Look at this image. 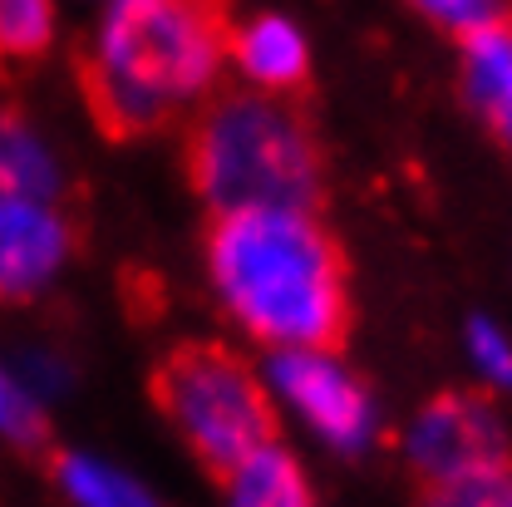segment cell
<instances>
[{"instance_id": "cell-1", "label": "cell", "mask_w": 512, "mask_h": 507, "mask_svg": "<svg viewBox=\"0 0 512 507\" xmlns=\"http://www.w3.org/2000/svg\"><path fill=\"white\" fill-rule=\"evenodd\" d=\"M207 276L222 311L266 350L335 345L345 330V271L311 207L217 212Z\"/></svg>"}, {"instance_id": "cell-2", "label": "cell", "mask_w": 512, "mask_h": 507, "mask_svg": "<svg viewBox=\"0 0 512 507\" xmlns=\"http://www.w3.org/2000/svg\"><path fill=\"white\" fill-rule=\"evenodd\" d=\"M227 60L217 0H109L89 55V99L119 133L158 128L207 99Z\"/></svg>"}, {"instance_id": "cell-3", "label": "cell", "mask_w": 512, "mask_h": 507, "mask_svg": "<svg viewBox=\"0 0 512 507\" xmlns=\"http://www.w3.org/2000/svg\"><path fill=\"white\" fill-rule=\"evenodd\" d=\"M192 183L207 207H311L320 158L306 119L271 89L217 99L192 133Z\"/></svg>"}, {"instance_id": "cell-4", "label": "cell", "mask_w": 512, "mask_h": 507, "mask_svg": "<svg viewBox=\"0 0 512 507\" xmlns=\"http://www.w3.org/2000/svg\"><path fill=\"white\" fill-rule=\"evenodd\" d=\"M158 404L178 439L217 473L232 468L261 439H271L266 380L217 345L178 350L158 375Z\"/></svg>"}, {"instance_id": "cell-5", "label": "cell", "mask_w": 512, "mask_h": 507, "mask_svg": "<svg viewBox=\"0 0 512 507\" xmlns=\"http://www.w3.org/2000/svg\"><path fill=\"white\" fill-rule=\"evenodd\" d=\"M409 468L434 488V498L463 507L508 503L512 468H508V434L498 414L478 399L444 394L424 404L409 424Z\"/></svg>"}, {"instance_id": "cell-6", "label": "cell", "mask_w": 512, "mask_h": 507, "mask_svg": "<svg viewBox=\"0 0 512 507\" xmlns=\"http://www.w3.org/2000/svg\"><path fill=\"white\" fill-rule=\"evenodd\" d=\"M266 394L271 404L291 409V419L316 434L335 453H360L380 434V409L370 389L350 375V365L330 345H286L271 350L266 370Z\"/></svg>"}, {"instance_id": "cell-7", "label": "cell", "mask_w": 512, "mask_h": 507, "mask_svg": "<svg viewBox=\"0 0 512 507\" xmlns=\"http://www.w3.org/2000/svg\"><path fill=\"white\" fill-rule=\"evenodd\" d=\"M74 237L45 192L0 188V301H30L50 291L69 266Z\"/></svg>"}, {"instance_id": "cell-8", "label": "cell", "mask_w": 512, "mask_h": 507, "mask_svg": "<svg viewBox=\"0 0 512 507\" xmlns=\"http://www.w3.org/2000/svg\"><path fill=\"white\" fill-rule=\"evenodd\" d=\"M463 40V94L512 148V25L498 15Z\"/></svg>"}, {"instance_id": "cell-9", "label": "cell", "mask_w": 512, "mask_h": 507, "mask_svg": "<svg viewBox=\"0 0 512 507\" xmlns=\"http://www.w3.org/2000/svg\"><path fill=\"white\" fill-rule=\"evenodd\" d=\"M227 50H232V60L242 69V79L256 84V89H271V94L296 89L306 79V64H311L306 35L291 20H281V15H261L252 25H242Z\"/></svg>"}, {"instance_id": "cell-10", "label": "cell", "mask_w": 512, "mask_h": 507, "mask_svg": "<svg viewBox=\"0 0 512 507\" xmlns=\"http://www.w3.org/2000/svg\"><path fill=\"white\" fill-rule=\"evenodd\" d=\"M227 473V498L242 507H301L311 503L306 488V468L301 458L276 439H261L256 448H247Z\"/></svg>"}, {"instance_id": "cell-11", "label": "cell", "mask_w": 512, "mask_h": 507, "mask_svg": "<svg viewBox=\"0 0 512 507\" xmlns=\"http://www.w3.org/2000/svg\"><path fill=\"white\" fill-rule=\"evenodd\" d=\"M55 483L69 503L79 507H143L153 503V493L124 473L119 463L99 458V453H64L55 463Z\"/></svg>"}, {"instance_id": "cell-12", "label": "cell", "mask_w": 512, "mask_h": 507, "mask_svg": "<svg viewBox=\"0 0 512 507\" xmlns=\"http://www.w3.org/2000/svg\"><path fill=\"white\" fill-rule=\"evenodd\" d=\"M60 158L50 153V143L15 114L0 109V188L15 192H60Z\"/></svg>"}, {"instance_id": "cell-13", "label": "cell", "mask_w": 512, "mask_h": 507, "mask_svg": "<svg viewBox=\"0 0 512 507\" xmlns=\"http://www.w3.org/2000/svg\"><path fill=\"white\" fill-rule=\"evenodd\" d=\"M0 439L15 448H35L45 439V399L5 355H0Z\"/></svg>"}, {"instance_id": "cell-14", "label": "cell", "mask_w": 512, "mask_h": 507, "mask_svg": "<svg viewBox=\"0 0 512 507\" xmlns=\"http://www.w3.org/2000/svg\"><path fill=\"white\" fill-rule=\"evenodd\" d=\"M55 40V0H0V55L35 60Z\"/></svg>"}, {"instance_id": "cell-15", "label": "cell", "mask_w": 512, "mask_h": 507, "mask_svg": "<svg viewBox=\"0 0 512 507\" xmlns=\"http://www.w3.org/2000/svg\"><path fill=\"white\" fill-rule=\"evenodd\" d=\"M463 355L493 394H512V335L493 316H473L463 325Z\"/></svg>"}, {"instance_id": "cell-16", "label": "cell", "mask_w": 512, "mask_h": 507, "mask_svg": "<svg viewBox=\"0 0 512 507\" xmlns=\"http://www.w3.org/2000/svg\"><path fill=\"white\" fill-rule=\"evenodd\" d=\"M409 5L424 20H434L439 30H448V35H468V30H478V25L503 15V0H409Z\"/></svg>"}, {"instance_id": "cell-17", "label": "cell", "mask_w": 512, "mask_h": 507, "mask_svg": "<svg viewBox=\"0 0 512 507\" xmlns=\"http://www.w3.org/2000/svg\"><path fill=\"white\" fill-rule=\"evenodd\" d=\"M15 370L25 375V384H30V389H35L40 399L60 394L64 380H69V375H64V365L55 360V355H50V350H25V355L15 360Z\"/></svg>"}, {"instance_id": "cell-18", "label": "cell", "mask_w": 512, "mask_h": 507, "mask_svg": "<svg viewBox=\"0 0 512 507\" xmlns=\"http://www.w3.org/2000/svg\"><path fill=\"white\" fill-rule=\"evenodd\" d=\"M508 503H512V488H508Z\"/></svg>"}, {"instance_id": "cell-19", "label": "cell", "mask_w": 512, "mask_h": 507, "mask_svg": "<svg viewBox=\"0 0 512 507\" xmlns=\"http://www.w3.org/2000/svg\"><path fill=\"white\" fill-rule=\"evenodd\" d=\"M104 5H109V0H104Z\"/></svg>"}]
</instances>
